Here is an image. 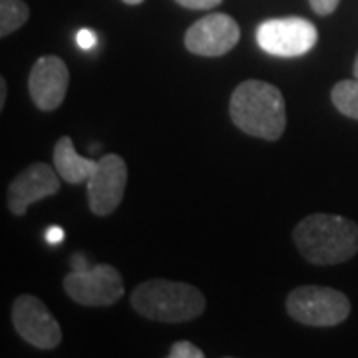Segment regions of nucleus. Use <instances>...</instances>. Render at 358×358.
I'll use <instances>...</instances> for the list:
<instances>
[{
	"label": "nucleus",
	"mask_w": 358,
	"mask_h": 358,
	"mask_svg": "<svg viewBox=\"0 0 358 358\" xmlns=\"http://www.w3.org/2000/svg\"><path fill=\"white\" fill-rule=\"evenodd\" d=\"M233 124L247 136L277 141L287 128V112L281 90L263 80H245L229 102Z\"/></svg>",
	"instance_id": "nucleus-1"
},
{
	"label": "nucleus",
	"mask_w": 358,
	"mask_h": 358,
	"mask_svg": "<svg viewBox=\"0 0 358 358\" xmlns=\"http://www.w3.org/2000/svg\"><path fill=\"white\" fill-rule=\"evenodd\" d=\"M294 245L313 265H341L358 253V225L338 215L315 213L294 227Z\"/></svg>",
	"instance_id": "nucleus-2"
},
{
	"label": "nucleus",
	"mask_w": 358,
	"mask_h": 358,
	"mask_svg": "<svg viewBox=\"0 0 358 358\" xmlns=\"http://www.w3.org/2000/svg\"><path fill=\"white\" fill-rule=\"evenodd\" d=\"M136 313L159 322H185L203 315V293L189 282L152 279L138 285L129 296Z\"/></svg>",
	"instance_id": "nucleus-3"
},
{
	"label": "nucleus",
	"mask_w": 358,
	"mask_h": 358,
	"mask_svg": "<svg viewBox=\"0 0 358 358\" xmlns=\"http://www.w3.org/2000/svg\"><path fill=\"white\" fill-rule=\"evenodd\" d=\"M289 317L308 327H336L350 315V301L331 287L307 285L287 296Z\"/></svg>",
	"instance_id": "nucleus-4"
},
{
	"label": "nucleus",
	"mask_w": 358,
	"mask_h": 358,
	"mask_svg": "<svg viewBox=\"0 0 358 358\" xmlns=\"http://www.w3.org/2000/svg\"><path fill=\"white\" fill-rule=\"evenodd\" d=\"M66 294L84 307H112L124 294V279L112 265L74 268L64 279Z\"/></svg>",
	"instance_id": "nucleus-5"
},
{
	"label": "nucleus",
	"mask_w": 358,
	"mask_h": 358,
	"mask_svg": "<svg viewBox=\"0 0 358 358\" xmlns=\"http://www.w3.org/2000/svg\"><path fill=\"white\" fill-rule=\"evenodd\" d=\"M317 26L299 16L271 18L257 28V44L271 56L296 58L315 48Z\"/></svg>",
	"instance_id": "nucleus-6"
},
{
	"label": "nucleus",
	"mask_w": 358,
	"mask_h": 358,
	"mask_svg": "<svg viewBox=\"0 0 358 358\" xmlns=\"http://www.w3.org/2000/svg\"><path fill=\"white\" fill-rule=\"evenodd\" d=\"M13 324L20 338L40 350H52L62 343V329L38 296L22 294L13 305Z\"/></svg>",
	"instance_id": "nucleus-7"
},
{
	"label": "nucleus",
	"mask_w": 358,
	"mask_h": 358,
	"mask_svg": "<svg viewBox=\"0 0 358 358\" xmlns=\"http://www.w3.org/2000/svg\"><path fill=\"white\" fill-rule=\"evenodd\" d=\"M128 183V166L124 157L115 154L98 159L92 178L88 179V205L94 215L106 217L120 207Z\"/></svg>",
	"instance_id": "nucleus-8"
},
{
	"label": "nucleus",
	"mask_w": 358,
	"mask_h": 358,
	"mask_svg": "<svg viewBox=\"0 0 358 358\" xmlns=\"http://www.w3.org/2000/svg\"><path fill=\"white\" fill-rule=\"evenodd\" d=\"M241 38V28L229 14L213 13L203 16L185 32V48L197 54L215 58L231 52Z\"/></svg>",
	"instance_id": "nucleus-9"
},
{
	"label": "nucleus",
	"mask_w": 358,
	"mask_h": 358,
	"mask_svg": "<svg viewBox=\"0 0 358 358\" xmlns=\"http://www.w3.org/2000/svg\"><path fill=\"white\" fill-rule=\"evenodd\" d=\"M60 192V173L48 164H32L20 171L8 185V209L13 215H24L28 207Z\"/></svg>",
	"instance_id": "nucleus-10"
},
{
	"label": "nucleus",
	"mask_w": 358,
	"mask_h": 358,
	"mask_svg": "<svg viewBox=\"0 0 358 358\" xmlns=\"http://www.w3.org/2000/svg\"><path fill=\"white\" fill-rule=\"evenodd\" d=\"M68 84H70L68 66L58 56L38 58L28 76V90L32 102L42 112H52L64 102Z\"/></svg>",
	"instance_id": "nucleus-11"
},
{
	"label": "nucleus",
	"mask_w": 358,
	"mask_h": 358,
	"mask_svg": "<svg viewBox=\"0 0 358 358\" xmlns=\"http://www.w3.org/2000/svg\"><path fill=\"white\" fill-rule=\"evenodd\" d=\"M96 166H98V162H94L90 157H82L78 154L72 138L62 136L56 141V145H54V167L66 183L78 185V183L88 181Z\"/></svg>",
	"instance_id": "nucleus-12"
},
{
	"label": "nucleus",
	"mask_w": 358,
	"mask_h": 358,
	"mask_svg": "<svg viewBox=\"0 0 358 358\" xmlns=\"http://www.w3.org/2000/svg\"><path fill=\"white\" fill-rule=\"evenodd\" d=\"M30 10L22 0H0V36H8L26 24Z\"/></svg>",
	"instance_id": "nucleus-13"
},
{
	"label": "nucleus",
	"mask_w": 358,
	"mask_h": 358,
	"mask_svg": "<svg viewBox=\"0 0 358 358\" xmlns=\"http://www.w3.org/2000/svg\"><path fill=\"white\" fill-rule=\"evenodd\" d=\"M331 100L341 114L358 120V78L341 80L331 92Z\"/></svg>",
	"instance_id": "nucleus-14"
},
{
	"label": "nucleus",
	"mask_w": 358,
	"mask_h": 358,
	"mask_svg": "<svg viewBox=\"0 0 358 358\" xmlns=\"http://www.w3.org/2000/svg\"><path fill=\"white\" fill-rule=\"evenodd\" d=\"M169 358H203V350L199 346H195L189 341H179L176 345L169 348L167 352Z\"/></svg>",
	"instance_id": "nucleus-15"
},
{
	"label": "nucleus",
	"mask_w": 358,
	"mask_h": 358,
	"mask_svg": "<svg viewBox=\"0 0 358 358\" xmlns=\"http://www.w3.org/2000/svg\"><path fill=\"white\" fill-rule=\"evenodd\" d=\"M176 2L189 10H211V8L219 6L223 0H176Z\"/></svg>",
	"instance_id": "nucleus-16"
},
{
	"label": "nucleus",
	"mask_w": 358,
	"mask_h": 358,
	"mask_svg": "<svg viewBox=\"0 0 358 358\" xmlns=\"http://www.w3.org/2000/svg\"><path fill=\"white\" fill-rule=\"evenodd\" d=\"M308 2H310V8L319 16L333 14L338 8V4H341V0H308Z\"/></svg>",
	"instance_id": "nucleus-17"
},
{
	"label": "nucleus",
	"mask_w": 358,
	"mask_h": 358,
	"mask_svg": "<svg viewBox=\"0 0 358 358\" xmlns=\"http://www.w3.org/2000/svg\"><path fill=\"white\" fill-rule=\"evenodd\" d=\"M96 42H98V38H96V34L92 30L84 28V30H80L76 34V44L82 50H92L96 46Z\"/></svg>",
	"instance_id": "nucleus-18"
},
{
	"label": "nucleus",
	"mask_w": 358,
	"mask_h": 358,
	"mask_svg": "<svg viewBox=\"0 0 358 358\" xmlns=\"http://www.w3.org/2000/svg\"><path fill=\"white\" fill-rule=\"evenodd\" d=\"M44 239H46L50 245L62 243V241H64V231L60 229V227H48V229H46V235H44Z\"/></svg>",
	"instance_id": "nucleus-19"
},
{
	"label": "nucleus",
	"mask_w": 358,
	"mask_h": 358,
	"mask_svg": "<svg viewBox=\"0 0 358 358\" xmlns=\"http://www.w3.org/2000/svg\"><path fill=\"white\" fill-rule=\"evenodd\" d=\"M4 102H6V80L0 78V110L4 108Z\"/></svg>",
	"instance_id": "nucleus-20"
},
{
	"label": "nucleus",
	"mask_w": 358,
	"mask_h": 358,
	"mask_svg": "<svg viewBox=\"0 0 358 358\" xmlns=\"http://www.w3.org/2000/svg\"><path fill=\"white\" fill-rule=\"evenodd\" d=\"M122 2H126V4H131V6H136V4H141L143 0H122Z\"/></svg>",
	"instance_id": "nucleus-21"
},
{
	"label": "nucleus",
	"mask_w": 358,
	"mask_h": 358,
	"mask_svg": "<svg viewBox=\"0 0 358 358\" xmlns=\"http://www.w3.org/2000/svg\"><path fill=\"white\" fill-rule=\"evenodd\" d=\"M355 78H358V56H357V62H355Z\"/></svg>",
	"instance_id": "nucleus-22"
}]
</instances>
